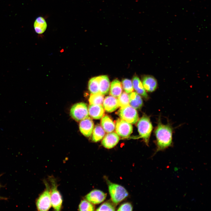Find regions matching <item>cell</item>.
Wrapping results in <instances>:
<instances>
[{
	"label": "cell",
	"instance_id": "6da1fadb",
	"mask_svg": "<svg viewBox=\"0 0 211 211\" xmlns=\"http://www.w3.org/2000/svg\"><path fill=\"white\" fill-rule=\"evenodd\" d=\"M154 133L156 145V153L164 150L172 145L173 129L170 125L162 124L159 119Z\"/></svg>",
	"mask_w": 211,
	"mask_h": 211
},
{
	"label": "cell",
	"instance_id": "7a4b0ae2",
	"mask_svg": "<svg viewBox=\"0 0 211 211\" xmlns=\"http://www.w3.org/2000/svg\"><path fill=\"white\" fill-rule=\"evenodd\" d=\"M138 130L140 137L148 144L149 138L153 129V126L149 117L143 115L138 121Z\"/></svg>",
	"mask_w": 211,
	"mask_h": 211
},
{
	"label": "cell",
	"instance_id": "3957f363",
	"mask_svg": "<svg viewBox=\"0 0 211 211\" xmlns=\"http://www.w3.org/2000/svg\"><path fill=\"white\" fill-rule=\"evenodd\" d=\"M108 183L111 200L115 204H117L128 196L127 191L122 186L108 181Z\"/></svg>",
	"mask_w": 211,
	"mask_h": 211
},
{
	"label": "cell",
	"instance_id": "277c9868",
	"mask_svg": "<svg viewBox=\"0 0 211 211\" xmlns=\"http://www.w3.org/2000/svg\"><path fill=\"white\" fill-rule=\"evenodd\" d=\"M118 114L121 119L130 124L135 123L139 119L137 111L130 105L121 108Z\"/></svg>",
	"mask_w": 211,
	"mask_h": 211
},
{
	"label": "cell",
	"instance_id": "5b68a950",
	"mask_svg": "<svg viewBox=\"0 0 211 211\" xmlns=\"http://www.w3.org/2000/svg\"><path fill=\"white\" fill-rule=\"evenodd\" d=\"M45 183L46 188L38 198L36 203L38 210L47 211L51 206V190L48 184Z\"/></svg>",
	"mask_w": 211,
	"mask_h": 211
},
{
	"label": "cell",
	"instance_id": "8992f818",
	"mask_svg": "<svg viewBox=\"0 0 211 211\" xmlns=\"http://www.w3.org/2000/svg\"><path fill=\"white\" fill-rule=\"evenodd\" d=\"M70 113L72 118L77 121L81 120L89 115L87 106L82 102L74 104L71 109Z\"/></svg>",
	"mask_w": 211,
	"mask_h": 211
},
{
	"label": "cell",
	"instance_id": "52a82bcc",
	"mask_svg": "<svg viewBox=\"0 0 211 211\" xmlns=\"http://www.w3.org/2000/svg\"><path fill=\"white\" fill-rule=\"evenodd\" d=\"M52 184L51 190V205L56 211L60 210L62 203V199L57 189V185L55 180L53 178H50Z\"/></svg>",
	"mask_w": 211,
	"mask_h": 211
},
{
	"label": "cell",
	"instance_id": "ba28073f",
	"mask_svg": "<svg viewBox=\"0 0 211 211\" xmlns=\"http://www.w3.org/2000/svg\"><path fill=\"white\" fill-rule=\"evenodd\" d=\"M115 128L117 134L123 138L129 137L133 131L132 125L121 118L116 120Z\"/></svg>",
	"mask_w": 211,
	"mask_h": 211
},
{
	"label": "cell",
	"instance_id": "9c48e42d",
	"mask_svg": "<svg viewBox=\"0 0 211 211\" xmlns=\"http://www.w3.org/2000/svg\"><path fill=\"white\" fill-rule=\"evenodd\" d=\"M94 124L92 120L87 117L81 121L79 124V129L81 132L85 136H91L93 130Z\"/></svg>",
	"mask_w": 211,
	"mask_h": 211
},
{
	"label": "cell",
	"instance_id": "30bf717a",
	"mask_svg": "<svg viewBox=\"0 0 211 211\" xmlns=\"http://www.w3.org/2000/svg\"><path fill=\"white\" fill-rule=\"evenodd\" d=\"M106 194L98 190H94L89 193L86 196V199L93 204H99L106 199Z\"/></svg>",
	"mask_w": 211,
	"mask_h": 211
},
{
	"label": "cell",
	"instance_id": "8fae6325",
	"mask_svg": "<svg viewBox=\"0 0 211 211\" xmlns=\"http://www.w3.org/2000/svg\"><path fill=\"white\" fill-rule=\"evenodd\" d=\"M120 139L119 135L115 132L108 133L102 141V145L106 148L111 149L115 147Z\"/></svg>",
	"mask_w": 211,
	"mask_h": 211
},
{
	"label": "cell",
	"instance_id": "7c38bea8",
	"mask_svg": "<svg viewBox=\"0 0 211 211\" xmlns=\"http://www.w3.org/2000/svg\"><path fill=\"white\" fill-rule=\"evenodd\" d=\"M103 105L105 110L110 113L115 111L119 107L118 99L112 96L105 97L103 102Z\"/></svg>",
	"mask_w": 211,
	"mask_h": 211
},
{
	"label": "cell",
	"instance_id": "4fadbf2b",
	"mask_svg": "<svg viewBox=\"0 0 211 211\" xmlns=\"http://www.w3.org/2000/svg\"><path fill=\"white\" fill-rule=\"evenodd\" d=\"M88 112L92 118L98 119L103 116L105 111L102 105L90 104L89 107Z\"/></svg>",
	"mask_w": 211,
	"mask_h": 211
},
{
	"label": "cell",
	"instance_id": "5bb4252c",
	"mask_svg": "<svg viewBox=\"0 0 211 211\" xmlns=\"http://www.w3.org/2000/svg\"><path fill=\"white\" fill-rule=\"evenodd\" d=\"M142 84L144 89L149 92H153L155 91L157 86L156 79L153 76L149 75L143 77Z\"/></svg>",
	"mask_w": 211,
	"mask_h": 211
},
{
	"label": "cell",
	"instance_id": "9a60e30c",
	"mask_svg": "<svg viewBox=\"0 0 211 211\" xmlns=\"http://www.w3.org/2000/svg\"><path fill=\"white\" fill-rule=\"evenodd\" d=\"M110 87V81L107 75H102L99 76V93L103 95L108 94L109 91Z\"/></svg>",
	"mask_w": 211,
	"mask_h": 211
},
{
	"label": "cell",
	"instance_id": "2e32d148",
	"mask_svg": "<svg viewBox=\"0 0 211 211\" xmlns=\"http://www.w3.org/2000/svg\"><path fill=\"white\" fill-rule=\"evenodd\" d=\"M33 26L36 33L41 34L43 33L46 30L47 24L45 18L42 16H39L35 19Z\"/></svg>",
	"mask_w": 211,
	"mask_h": 211
},
{
	"label": "cell",
	"instance_id": "e0dca14e",
	"mask_svg": "<svg viewBox=\"0 0 211 211\" xmlns=\"http://www.w3.org/2000/svg\"><path fill=\"white\" fill-rule=\"evenodd\" d=\"M132 84L134 89L136 93L147 99L148 96L144 89L142 83L138 77L135 76L132 79Z\"/></svg>",
	"mask_w": 211,
	"mask_h": 211
},
{
	"label": "cell",
	"instance_id": "ac0fdd59",
	"mask_svg": "<svg viewBox=\"0 0 211 211\" xmlns=\"http://www.w3.org/2000/svg\"><path fill=\"white\" fill-rule=\"evenodd\" d=\"M129 105L135 109L141 108L143 105V101L140 96L135 92H132L129 94Z\"/></svg>",
	"mask_w": 211,
	"mask_h": 211
},
{
	"label": "cell",
	"instance_id": "d6986e66",
	"mask_svg": "<svg viewBox=\"0 0 211 211\" xmlns=\"http://www.w3.org/2000/svg\"><path fill=\"white\" fill-rule=\"evenodd\" d=\"M101 126L107 133L113 131L115 129V125L113 120L107 115L103 116L101 120Z\"/></svg>",
	"mask_w": 211,
	"mask_h": 211
},
{
	"label": "cell",
	"instance_id": "ffe728a7",
	"mask_svg": "<svg viewBox=\"0 0 211 211\" xmlns=\"http://www.w3.org/2000/svg\"><path fill=\"white\" fill-rule=\"evenodd\" d=\"M122 92V85L121 82L118 79L114 80L111 84L110 94L114 97H118Z\"/></svg>",
	"mask_w": 211,
	"mask_h": 211
},
{
	"label": "cell",
	"instance_id": "44dd1931",
	"mask_svg": "<svg viewBox=\"0 0 211 211\" xmlns=\"http://www.w3.org/2000/svg\"><path fill=\"white\" fill-rule=\"evenodd\" d=\"M92 140L97 142L102 139L104 136L105 131L101 126L99 125H96L93 130Z\"/></svg>",
	"mask_w": 211,
	"mask_h": 211
},
{
	"label": "cell",
	"instance_id": "7402d4cb",
	"mask_svg": "<svg viewBox=\"0 0 211 211\" xmlns=\"http://www.w3.org/2000/svg\"><path fill=\"white\" fill-rule=\"evenodd\" d=\"M88 89L91 93L94 94L99 92V76L93 77L89 81Z\"/></svg>",
	"mask_w": 211,
	"mask_h": 211
},
{
	"label": "cell",
	"instance_id": "603a6c76",
	"mask_svg": "<svg viewBox=\"0 0 211 211\" xmlns=\"http://www.w3.org/2000/svg\"><path fill=\"white\" fill-rule=\"evenodd\" d=\"M103 95L99 92L96 93H91L89 101L90 104L102 105L104 100Z\"/></svg>",
	"mask_w": 211,
	"mask_h": 211
},
{
	"label": "cell",
	"instance_id": "cb8c5ba5",
	"mask_svg": "<svg viewBox=\"0 0 211 211\" xmlns=\"http://www.w3.org/2000/svg\"><path fill=\"white\" fill-rule=\"evenodd\" d=\"M119 107L123 108L129 105V95L126 92H123L118 97V99Z\"/></svg>",
	"mask_w": 211,
	"mask_h": 211
},
{
	"label": "cell",
	"instance_id": "d4e9b609",
	"mask_svg": "<svg viewBox=\"0 0 211 211\" xmlns=\"http://www.w3.org/2000/svg\"><path fill=\"white\" fill-rule=\"evenodd\" d=\"M94 208L91 203L85 200H82L79 207V209L80 211H93Z\"/></svg>",
	"mask_w": 211,
	"mask_h": 211
},
{
	"label": "cell",
	"instance_id": "484cf974",
	"mask_svg": "<svg viewBox=\"0 0 211 211\" xmlns=\"http://www.w3.org/2000/svg\"><path fill=\"white\" fill-rule=\"evenodd\" d=\"M122 84L124 90L127 93H130L133 91L132 82L130 79H122Z\"/></svg>",
	"mask_w": 211,
	"mask_h": 211
},
{
	"label": "cell",
	"instance_id": "4316f807",
	"mask_svg": "<svg viewBox=\"0 0 211 211\" xmlns=\"http://www.w3.org/2000/svg\"><path fill=\"white\" fill-rule=\"evenodd\" d=\"M114 206L109 202H106L102 204L96 210L97 211H115Z\"/></svg>",
	"mask_w": 211,
	"mask_h": 211
},
{
	"label": "cell",
	"instance_id": "83f0119b",
	"mask_svg": "<svg viewBox=\"0 0 211 211\" xmlns=\"http://www.w3.org/2000/svg\"><path fill=\"white\" fill-rule=\"evenodd\" d=\"M132 207L131 205L128 203L122 205L117 210L118 211H132Z\"/></svg>",
	"mask_w": 211,
	"mask_h": 211
},
{
	"label": "cell",
	"instance_id": "f1b7e54d",
	"mask_svg": "<svg viewBox=\"0 0 211 211\" xmlns=\"http://www.w3.org/2000/svg\"><path fill=\"white\" fill-rule=\"evenodd\" d=\"M3 199H5V198L0 197V200Z\"/></svg>",
	"mask_w": 211,
	"mask_h": 211
}]
</instances>
